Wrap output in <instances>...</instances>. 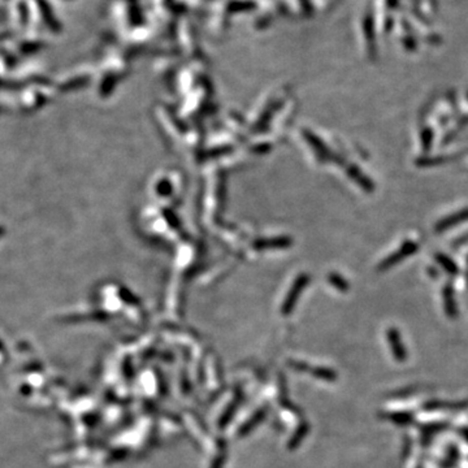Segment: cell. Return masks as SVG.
Here are the masks:
<instances>
[{"label": "cell", "mask_w": 468, "mask_h": 468, "mask_svg": "<svg viewBox=\"0 0 468 468\" xmlns=\"http://www.w3.org/2000/svg\"><path fill=\"white\" fill-rule=\"evenodd\" d=\"M468 406V402H441V401H430L425 403V410H463Z\"/></svg>", "instance_id": "5"}, {"label": "cell", "mask_w": 468, "mask_h": 468, "mask_svg": "<svg viewBox=\"0 0 468 468\" xmlns=\"http://www.w3.org/2000/svg\"><path fill=\"white\" fill-rule=\"evenodd\" d=\"M467 263H468V258H467Z\"/></svg>", "instance_id": "15"}, {"label": "cell", "mask_w": 468, "mask_h": 468, "mask_svg": "<svg viewBox=\"0 0 468 468\" xmlns=\"http://www.w3.org/2000/svg\"><path fill=\"white\" fill-rule=\"evenodd\" d=\"M465 221H468V208L454 212L451 215L446 216V218H444L442 220H440L439 223L435 225V233L441 234V233H445L446 230L451 229V228L456 227V225H459V224L465 223Z\"/></svg>", "instance_id": "2"}, {"label": "cell", "mask_w": 468, "mask_h": 468, "mask_svg": "<svg viewBox=\"0 0 468 468\" xmlns=\"http://www.w3.org/2000/svg\"><path fill=\"white\" fill-rule=\"evenodd\" d=\"M460 433H462V437L468 442V428H463L460 429Z\"/></svg>", "instance_id": "14"}, {"label": "cell", "mask_w": 468, "mask_h": 468, "mask_svg": "<svg viewBox=\"0 0 468 468\" xmlns=\"http://www.w3.org/2000/svg\"><path fill=\"white\" fill-rule=\"evenodd\" d=\"M465 243H468V233H464L463 236H460L459 238L455 239V241L453 242V247H459V246L465 245Z\"/></svg>", "instance_id": "13"}, {"label": "cell", "mask_w": 468, "mask_h": 468, "mask_svg": "<svg viewBox=\"0 0 468 468\" xmlns=\"http://www.w3.org/2000/svg\"><path fill=\"white\" fill-rule=\"evenodd\" d=\"M442 429H444V425H442V424H428V425H424L423 428H421V435H423L424 439H426V437L430 439L433 435L439 433L440 430Z\"/></svg>", "instance_id": "11"}, {"label": "cell", "mask_w": 468, "mask_h": 468, "mask_svg": "<svg viewBox=\"0 0 468 468\" xmlns=\"http://www.w3.org/2000/svg\"><path fill=\"white\" fill-rule=\"evenodd\" d=\"M385 418L390 420L391 423L397 424V425L401 426H406L411 424L414 421V416H412L411 412H389V414L385 415Z\"/></svg>", "instance_id": "7"}, {"label": "cell", "mask_w": 468, "mask_h": 468, "mask_svg": "<svg viewBox=\"0 0 468 468\" xmlns=\"http://www.w3.org/2000/svg\"><path fill=\"white\" fill-rule=\"evenodd\" d=\"M419 251V243L414 241H407L405 243H402L400 248L394 253H391L389 257L385 258L381 263L377 267V271L379 272H386L389 269H391L393 267L398 266L400 263H402L403 260L410 258L411 255H414L415 253H418Z\"/></svg>", "instance_id": "1"}, {"label": "cell", "mask_w": 468, "mask_h": 468, "mask_svg": "<svg viewBox=\"0 0 468 468\" xmlns=\"http://www.w3.org/2000/svg\"><path fill=\"white\" fill-rule=\"evenodd\" d=\"M351 176H352V178L356 179V182H358L359 185L362 186V189H364L366 191H373V190H375L372 181H371L370 178H367L366 176H363V174H362V173L359 172V170L352 169L351 170Z\"/></svg>", "instance_id": "8"}, {"label": "cell", "mask_w": 468, "mask_h": 468, "mask_svg": "<svg viewBox=\"0 0 468 468\" xmlns=\"http://www.w3.org/2000/svg\"><path fill=\"white\" fill-rule=\"evenodd\" d=\"M458 459H459V451L456 450V449L454 446H451L450 451H449V454H447L446 462H445L444 467L445 468L453 467V465L455 464L456 462H458Z\"/></svg>", "instance_id": "12"}, {"label": "cell", "mask_w": 468, "mask_h": 468, "mask_svg": "<svg viewBox=\"0 0 468 468\" xmlns=\"http://www.w3.org/2000/svg\"><path fill=\"white\" fill-rule=\"evenodd\" d=\"M435 258H436V262L439 263L440 266L442 267V269H444L446 273L451 274V276L458 274L459 268H458L455 262H454L450 257H447V255H445V254H442V253H439V254H436Z\"/></svg>", "instance_id": "6"}, {"label": "cell", "mask_w": 468, "mask_h": 468, "mask_svg": "<svg viewBox=\"0 0 468 468\" xmlns=\"http://www.w3.org/2000/svg\"><path fill=\"white\" fill-rule=\"evenodd\" d=\"M420 140H421V147H423V151L426 152L430 150V146H432L433 142V131L430 130L429 128L423 129L420 134Z\"/></svg>", "instance_id": "9"}, {"label": "cell", "mask_w": 468, "mask_h": 468, "mask_svg": "<svg viewBox=\"0 0 468 468\" xmlns=\"http://www.w3.org/2000/svg\"><path fill=\"white\" fill-rule=\"evenodd\" d=\"M454 158H449V156H440V158H435V159H420L418 160V164L421 165V167H433V165L437 164H442V163H446V161L453 160Z\"/></svg>", "instance_id": "10"}, {"label": "cell", "mask_w": 468, "mask_h": 468, "mask_svg": "<svg viewBox=\"0 0 468 468\" xmlns=\"http://www.w3.org/2000/svg\"><path fill=\"white\" fill-rule=\"evenodd\" d=\"M388 341H389V346H390L391 354H393L394 359L398 362H405L406 359H407V350H406L405 345H403V342H402L400 331L395 328L389 329Z\"/></svg>", "instance_id": "3"}, {"label": "cell", "mask_w": 468, "mask_h": 468, "mask_svg": "<svg viewBox=\"0 0 468 468\" xmlns=\"http://www.w3.org/2000/svg\"><path fill=\"white\" fill-rule=\"evenodd\" d=\"M442 298H444V307L446 315L451 319H455L458 316V307H456L454 289L450 283L445 285L444 290H442Z\"/></svg>", "instance_id": "4"}]
</instances>
